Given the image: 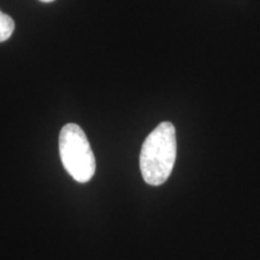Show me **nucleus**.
I'll list each match as a JSON object with an SVG mask.
<instances>
[{"instance_id":"f257e3e1","label":"nucleus","mask_w":260,"mask_h":260,"mask_svg":"<svg viewBox=\"0 0 260 260\" xmlns=\"http://www.w3.org/2000/svg\"><path fill=\"white\" fill-rule=\"evenodd\" d=\"M177 154L176 129L162 122L146 138L140 152V170L149 186H161L170 177Z\"/></svg>"},{"instance_id":"f03ea898","label":"nucleus","mask_w":260,"mask_h":260,"mask_svg":"<svg viewBox=\"0 0 260 260\" xmlns=\"http://www.w3.org/2000/svg\"><path fill=\"white\" fill-rule=\"evenodd\" d=\"M59 155L68 174L80 183L90 181L95 174V157L83 129L68 123L59 134Z\"/></svg>"},{"instance_id":"7ed1b4c3","label":"nucleus","mask_w":260,"mask_h":260,"mask_svg":"<svg viewBox=\"0 0 260 260\" xmlns=\"http://www.w3.org/2000/svg\"><path fill=\"white\" fill-rule=\"evenodd\" d=\"M15 30V22L9 15L0 11V42L6 41Z\"/></svg>"},{"instance_id":"20e7f679","label":"nucleus","mask_w":260,"mask_h":260,"mask_svg":"<svg viewBox=\"0 0 260 260\" xmlns=\"http://www.w3.org/2000/svg\"><path fill=\"white\" fill-rule=\"evenodd\" d=\"M41 2H44V3H51V2H53V0H41Z\"/></svg>"}]
</instances>
